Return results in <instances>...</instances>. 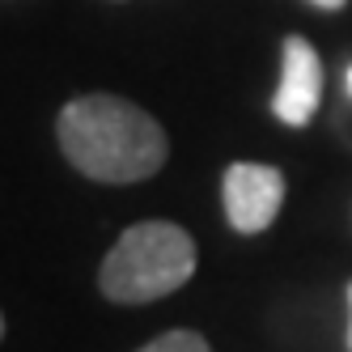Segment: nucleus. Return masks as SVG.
<instances>
[{
    "mask_svg": "<svg viewBox=\"0 0 352 352\" xmlns=\"http://www.w3.org/2000/svg\"><path fill=\"white\" fill-rule=\"evenodd\" d=\"M195 276V242L174 221H140L119 234L98 267V289L115 306L170 297Z\"/></svg>",
    "mask_w": 352,
    "mask_h": 352,
    "instance_id": "2",
    "label": "nucleus"
},
{
    "mask_svg": "<svg viewBox=\"0 0 352 352\" xmlns=\"http://www.w3.org/2000/svg\"><path fill=\"white\" fill-rule=\"evenodd\" d=\"M0 340H5V314H0Z\"/></svg>",
    "mask_w": 352,
    "mask_h": 352,
    "instance_id": "8",
    "label": "nucleus"
},
{
    "mask_svg": "<svg viewBox=\"0 0 352 352\" xmlns=\"http://www.w3.org/2000/svg\"><path fill=\"white\" fill-rule=\"evenodd\" d=\"M56 140L72 170L94 183H144L166 166L170 140L144 107L115 94H81L60 111Z\"/></svg>",
    "mask_w": 352,
    "mask_h": 352,
    "instance_id": "1",
    "label": "nucleus"
},
{
    "mask_svg": "<svg viewBox=\"0 0 352 352\" xmlns=\"http://www.w3.org/2000/svg\"><path fill=\"white\" fill-rule=\"evenodd\" d=\"M318 102H322V60L301 34H289L280 85H276V98H272V115L280 123H289V128H306L318 111Z\"/></svg>",
    "mask_w": 352,
    "mask_h": 352,
    "instance_id": "4",
    "label": "nucleus"
},
{
    "mask_svg": "<svg viewBox=\"0 0 352 352\" xmlns=\"http://www.w3.org/2000/svg\"><path fill=\"white\" fill-rule=\"evenodd\" d=\"M348 310H352V285H348ZM348 344H352V322H348Z\"/></svg>",
    "mask_w": 352,
    "mask_h": 352,
    "instance_id": "7",
    "label": "nucleus"
},
{
    "mask_svg": "<svg viewBox=\"0 0 352 352\" xmlns=\"http://www.w3.org/2000/svg\"><path fill=\"white\" fill-rule=\"evenodd\" d=\"M310 5H314V9H327V13H331V9H340V5H344V0H310Z\"/></svg>",
    "mask_w": 352,
    "mask_h": 352,
    "instance_id": "6",
    "label": "nucleus"
},
{
    "mask_svg": "<svg viewBox=\"0 0 352 352\" xmlns=\"http://www.w3.org/2000/svg\"><path fill=\"white\" fill-rule=\"evenodd\" d=\"M221 195H225V217L238 234H263L280 217L285 174L259 162H234L221 179Z\"/></svg>",
    "mask_w": 352,
    "mask_h": 352,
    "instance_id": "3",
    "label": "nucleus"
},
{
    "mask_svg": "<svg viewBox=\"0 0 352 352\" xmlns=\"http://www.w3.org/2000/svg\"><path fill=\"white\" fill-rule=\"evenodd\" d=\"M136 352H212V348H208V340L199 336V331L174 327V331H166V336H157V340H148V344L136 348Z\"/></svg>",
    "mask_w": 352,
    "mask_h": 352,
    "instance_id": "5",
    "label": "nucleus"
},
{
    "mask_svg": "<svg viewBox=\"0 0 352 352\" xmlns=\"http://www.w3.org/2000/svg\"><path fill=\"white\" fill-rule=\"evenodd\" d=\"M348 89H352V68H348Z\"/></svg>",
    "mask_w": 352,
    "mask_h": 352,
    "instance_id": "9",
    "label": "nucleus"
}]
</instances>
